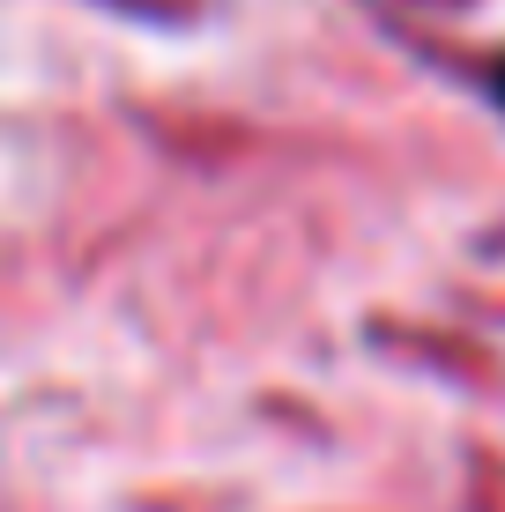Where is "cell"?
I'll return each mask as SVG.
<instances>
[{
  "mask_svg": "<svg viewBox=\"0 0 505 512\" xmlns=\"http://www.w3.org/2000/svg\"><path fill=\"white\" fill-rule=\"evenodd\" d=\"M468 82H476V90H483V97H491L498 112H505V52H491V60H476V67H468Z\"/></svg>",
  "mask_w": 505,
  "mask_h": 512,
  "instance_id": "6da1fadb",
  "label": "cell"
},
{
  "mask_svg": "<svg viewBox=\"0 0 505 512\" xmlns=\"http://www.w3.org/2000/svg\"><path fill=\"white\" fill-rule=\"evenodd\" d=\"M112 8H134V15H179L186 0H112Z\"/></svg>",
  "mask_w": 505,
  "mask_h": 512,
  "instance_id": "7a4b0ae2",
  "label": "cell"
}]
</instances>
